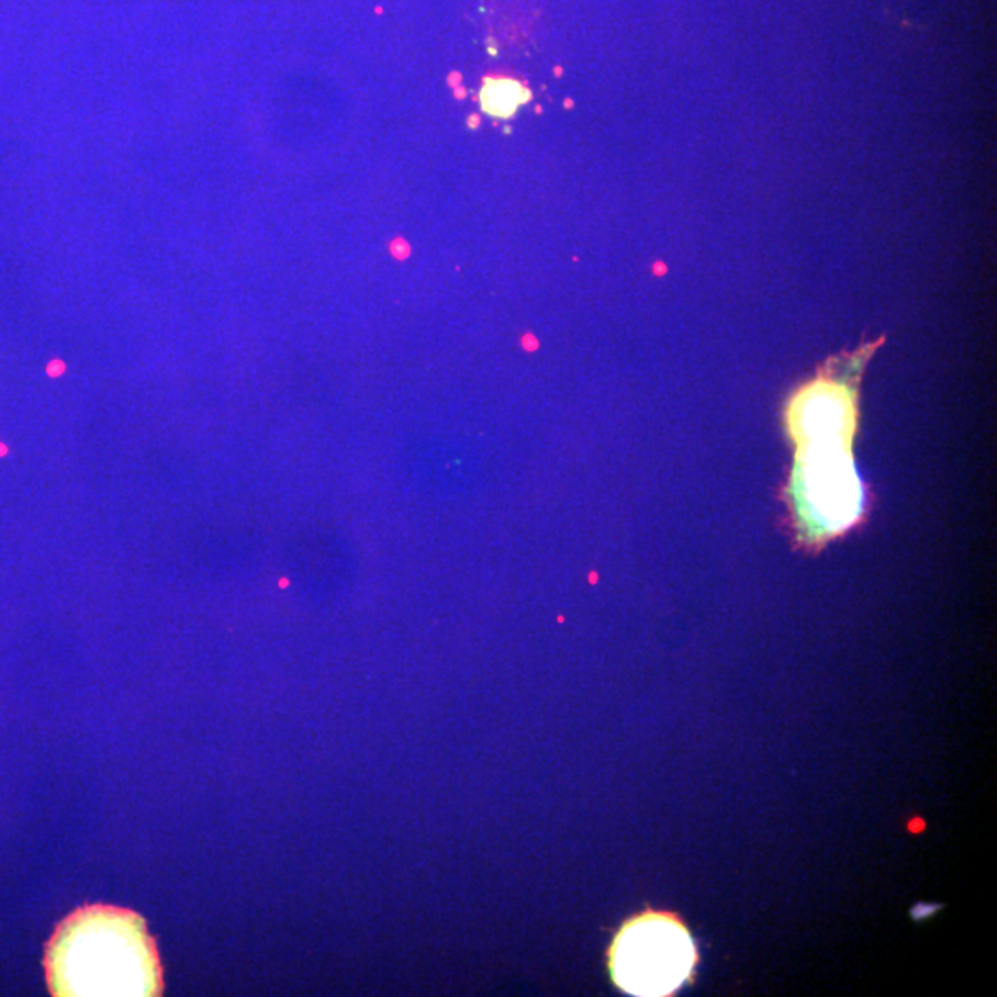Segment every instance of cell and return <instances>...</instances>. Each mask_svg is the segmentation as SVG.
Listing matches in <instances>:
<instances>
[{
	"label": "cell",
	"mask_w": 997,
	"mask_h": 997,
	"mask_svg": "<svg viewBox=\"0 0 997 997\" xmlns=\"http://www.w3.org/2000/svg\"><path fill=\"white\" fill-rule=\"evenodd\" d=\"M533 100L528 81L508 70L488 72L482 78L479 102L481 110L493 119H512L519 108Z\"/></svg>",
	"instance_id": "obj_4"
},
{
	"label": "cell",
	"mask_w": 997,
	"mask_h": 997,
	"mask_svg": "<svg viewBox=\"0 0 997 997\" xmlns=\"http://www.w3.org/2000/svg\"><path fill=\"white\" fill-rule=\"evenodd\" d=\"M54 996H159L161 966L145 922L130 910L88 907L67 918L47 950Z\"/></svg>",
	"instance_id": "obj_2"
},
{
	"label": "cell",
	"mask_w": 997,
	"mask_h": 997,
	"mask_svg": "<svg viewBox=\"0 0 997 997\" xmlns=\"http://www.w3.org/2000/svg\"><path fill=\"white\" fill-rule=\"evenodd\" d=\"M696 959L690 929L674 915L649 910L617 931L608 950V968L625 994L665 997L693 979Z\"/></svg>",
	"instance_id": "obj_3"
},
{
	"label": "cell",
	"mask_w": 997,
	"mask_h": 997,
	"mask_svg": "<svg viewBox=\"0 0 997 997\" xmlns=\"http://www.w3.org/2000/svg\"><path fill=\"white\" fill-rule=\"evenodd\" d=\"M882 340L829 360L791 397L785 422L795 441L788 501L802 539L818 546L847 533L863 514V488L853 466L861 373Z\"/></svg>",
	"instance_id": "obj_1"
}]
</instances>
